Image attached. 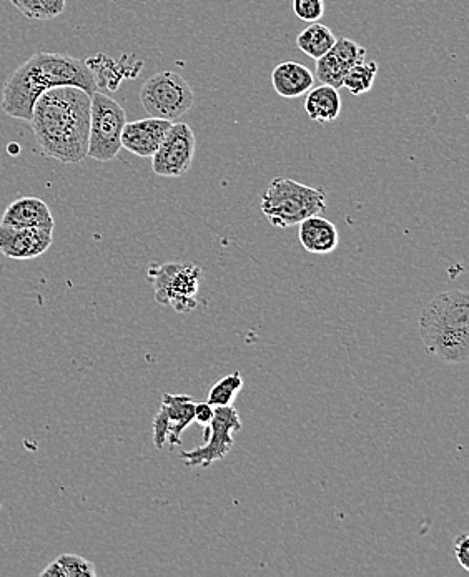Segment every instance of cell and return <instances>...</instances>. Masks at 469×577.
<instances>
[{
  "label": "cell",
  "instance_id": "1",
  "mask_svg": "<svg viewBox=\"0 0 469 577\" xmlns=\"http://www.w3.org/2000/svg\"><path fill=\"white\" fill-rule=\"evenodd\" d=\"M92 95L79 87H55L40 95L29 124L45 157L64 165L84 162L89 150Z\"/></svg>",
  "mask_w": 469,
  "mask_h": 577
},
{
  "label": "cell",
  "instance_id": "2",
  "mask_svg": "<svg viewBox=\"0 0 469 577\" xmlns=\"http://www.w3.org/2000/svg\"><path fill=\"white\" fill-rule=\"evenodd\" d=\"M55 87H79L92 95L99 85L84 60L72 55L37 52L7 77L0 107L12 119L29 122L37 99Z\"/></svg>",
  "mask_w": 469,
  "mask_h": 577
},
{
  "label": "cell",
  "instance_id": "3",
  "mask_svg": "<svg viewBox=\"0 0 469 577\" xmlns=\"http://www.w3.org/2000/svg\"><path fill=\"white\" fill-rule=\"evenodd\" d=\"M420 335L426 351L446 365L469 358V295L453 290L435 296L420 316Z\"/></svg>",
  "mask_w": 469,
  "mask_h": 577
},
{
  "label": "cell",
  "instance_id": "4",
  "mask_svg": "<svg viewBox=\"0 0 469 577\" xmlns=\"http://www.w3.org/2000/svg\"><path fill=\"white\" fill-rule=\"evenodd\" d=\"M326 210L323 188L308 187L292 178L277 177L262 198V212L273 227H295Z\"/></svg>",
  "mask_w": 469,
  "mask_h": 577
},
{
  "label": "cell",
  "instance_id": "5",
  "mask_svg": "<svg viewBox=\"0 0 469 577\" xmlns=\"http://www.w3.org/2000/svg\"><path fill=\"white\" fill-rule=\"evenodd\" d=\"M127 124V112L117 100L102 92L92 94L90 104L89 150L87 157L97 162H112L122 150V132Z\"/></svg>",
  "mask_w": 469,
  "mask_h": 577
},
{
  "label": "cell",
  "instance_id": "6",
  "mask_svg": "<svg viewBox=\"0 0 469 577\" xmlns=\"http://www.w3.org/2000/svg\"><path fill=\"white\" fill-rule=\"evenodd\" d=\"M202 278L203 270L195 263H154L149 267V280L154 283L158 305L172 306L177 313L197 308Z\"/></svg>",
  "mask_w": 469,
  "mask_h": 577
},
{
  "label": "cell",
  "instance_id": "7",
  "mask_svg": "<svg viewBox=\"0 0 469 577\" xmlns=\"http://www.w3.org/2000/svg\"><path fill=\"white\" fill-rule=\"evenodd\" d=\"M140 104L149 117L173 122L192 109L193 90L182 75L165 70L145 80L140 90Z\"/></svg>",
  "mask_w": 469,
  "mask_h": 577
},
{
  "label": "cell",
  "instance_id": "8",
  "mask_svg": "<svg viewBox=\"0 0 469 577\" xmlns=\"http://www.w3.org/2000/svg\"><path fill=\"white\" fill-rule=\"evenodd\" d=\"M240 430H242V421L233 405L217 406L213 411L212 423L205 428L202 446L192 451H182L180 458L187 466L210 468L213 463L222 461L232 451L233 444H235L233 433Z\"/></svg>",
  "mask_w": 469,
  "mask_h": 577
},
{
  "label": "cell",
  "instance_id": "9",
  "mask_svg": "<svg viewBox=\"0 0 469 577\" xmlns=\"http://www.w3.org/2000/svg\"><path fill=\"white\" fill-rule=\"evenodd\" d=\"M197 152V139L190 125L172 124L163 137L162 144L152 155V172L158 177L178 178L192 167Z\"/></svg>",
  "mask_w": 469,
  "mask_h": 577
},
{
  "label": "cell",
  "instance_id": "10",
  "mask_svg": "<svg viewBox=\"0 0 469 577\" xmlns=\"http://www.w3.org/2000/svg\"><path fill=\"white\" fill-rule=\"evenodd\" d=\"M366 57V49L355 40L340 37L323 57L316 60L315 77L321 84L340 90L343 77L353 65L360 64Z\"/></svg>",
  "mask_w": 469,
  "mask_h": 577
},
{
  "label": "cell",
  "instance_id": "11",
  "mask_svg": "<svg viewBox=\"0 0 469 577\" xmlns=\"http://www.w3.org/2000/svg\"><path fill=\"white\" fill-rule=\"evenodd\" d=\"M54 243V232L44 228H14L0 225V253L12 260H34Z\"/></svg>",
  "mask_w": 469,
  "mask_h": 577
},
{
  "label": "cell",
  "instance_id": "12",
  "mask_svg": "<svg viewBox=\"0 0 469 577\" xmlns=\"http://www.w3.org/2000/svg\"><path fill=\"white\" fill-rule=\"evenodd\" d=\"M172 124L170 120L155 119V117L127 122L122 132V139H120L122 148L134 153L137 157L150 158L157 152V148L162 144L163 137Z\"/></svg>",
  "mask_w": 469,
  "mask_h": 577
},
{
  "label": "cell",
  "instance_id": "13",
  "mask_svg": "<svg viewBox=\"0 0 469 577\" xmlns=\"http://www.w3.org/2000/svg\"><path fill=\"white\" fill-rule=\"evenodd\" d=\"M0 225L14 228H44L54 232L55 222L49 205L37 197H22L10 203Z\"/></svg>",
  "mask_w": 469,
  "mask_h": 577
},
{
  "label": "cell",
  "instance_id": "14",
  "mask_svg": "<svg viewBox=\"0 0 469 577\" xmlns=\"http://www.w3.org/2000/svg\"><path fill=\"white\" fill-rule=\"evenodd\" d=\"M272 85L282 99H298L315 85V74L305 65L287 60L273 69Z\"/></svg>",
  "mask_w": 469,
  "mask_h": 577
},
{
  "label": "cell",
  "instance_id": "15",
  "mask_svg": "<svg viewBox=\"0 0 469 577\" xmlns=\"http://www.w3.org/2000/svg\"><path fill=\"white\" fill-rule=\"evenodd\" d=\"M298 238L303 248L315 255L335 252L340 242L335 223H331L321 215H313L298 223Z\"/></svg>",
  "mask_w": 469,
  "mask_h": 577
},
{
  "label": "cell",
  "instance_id": "16",
  "mask_svg": "<svg viewBox=\"0 0 469 577\" xmlns=\"http://www.w3.org/2000/svg\"><path fill=\"white\" fill-rule=\"evenodd\" d=\"M160 410L165 413L168 420L167 441L172 448H175L180 444L183 431L195 421V401L188 395L165 393L162 396Z\"/></svg>",
  "mask_w": 469,
  "mask_h": 577
},
{
  "label": "cell",
  "instance_id": "17",
  "mask_svg": "<svg viewBox=\"0 0 469 577\" xmlns=\"http://www.w3.org/2000/svg\"><path fill=\"white\" fill-rule=\"evenodd\" d=\"M305 99V112L308 119L318 124H331L341 114V99L338 90L330 85L321 84L308 90Z\"/></svg>",
  "mask_w": 469,
  "mask_h": 577
},
{
  "label": "cell",
  "instance_id": "18",
  "mask_svg": "<svg viewBox=\"0 0 469 577\" xmlns=\"http://www.w3.org/2000/svg\"><path fill=\"white\" fill-rule=\"evenodd\" d=\"M336 35L333 30L320 22L308 24L297 37V47L310 59L318 60L335 45Z\"/></svg>",
  "mask_w": 469,
  "mask_h": 577
},
{
  "label": "cell",
  "instance_id": "19",
  "mask_svg": "<svg viewBox=\"0 0 469 577\" xmlns=\"http://www.w3.org/2000/svg\"><path fill=\"white\" fill-rule=\"evenodd\" d=\"M40 576L50 577H95L94 564L87 559L80 558L77 554H62L52 561L47 568L40 573Z\"/></svg>",
  "mask_w": 469,
  "mask_h": 577
},
{
  "label": "cell",
  "instance_id": "20",
  "mask_svg": "<svg viewBox=\"0 0 469 577\" xmlns=\"http://www.w3.org/2000/svg\"><path fill=\"white\" fill-rule=\"evenodd\" d=\"M376 75H378V64L376 62H360V64L353 65L345 77H343V84L341 89H346L351 95L360 97L373 89L375 85Z\"/></svg>",
  "mask_w": 469,
  "mask_h": 577
},
{
  "label": "cell",
  "instance_id": "21",
  "mask_svg": "<svg viewBox=\"0 0 469 577\" xmlns=\"http://www.w3.org/2000/svg\"><path fill=\"white\" fill-rule=\"evenodd\" d=\"M25 19L52 20L65 10L67 0H9Z\"/></svg>",
  "mask_w": 469,
  "mask_h": 577
},
{
  "label": "cell",
  "instance_id": "22",
  "mask_svg": "<svg viewBox=\"0 0 469 577\" xmlns=\"http://www.w3.org/2000/svg\"><path fill=\"white\" fill-rule=\"evenodd\" d=\"M243 388V378L238 371L232 375L223 376L222 380L217 381L208 393L207 403L215 406H230L237 398L238 393Z\"/></svg>",
  "mask_w": 469,
  "mask_h": 577
},
{
  "label": "cell",
  "instance_id": "23",
  "mask_svg": "<svg viewBox=\"0 0 469 577\" xmlns=\"http://www.w3.org/2000/svg\"><path fill=\"white\" fill-rule=\"evenodd\" d=\"M293 14L307 24H313L325 15V0H293Z\"/></svg>",
  "mask_w": 469,
  "mask_h": 577
},
{
  "label": "cell",
  "instance_id": "24",
  "mask_svg": "<svg viewBox=\"0 0 469 577\" xmlns=\"http://www.w3.org/2000/svg\"><path fill=\"white\" fill-rule=\"evenodd\" d=\"M455 556L461 568L469 571V534H460L455 539Z\"/></svg>",
  "mask_w": 469,
  "mask_h": 577
},
{
  "label": "cell",
  "instance_id": "25",
  "mask_svg": "<svg viewBox=\"0 0 469 577\" xmlns=\"http://www.w3.org/2000/svg\"><path fill=\"white\" fill-rule=\"evenodd\" d=\"M213 411H215V408L207 401L195 403V421L203 428H208L210 423H212Z\"/></svg>",
  "mask_w": 469,
  "mask_h": 577
}]
</instances>
